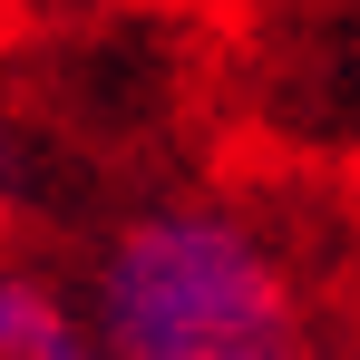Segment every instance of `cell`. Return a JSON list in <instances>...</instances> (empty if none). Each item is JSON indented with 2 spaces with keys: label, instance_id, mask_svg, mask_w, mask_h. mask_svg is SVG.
Instances as JSON below:
<instances>
[{
  "label": "cell",
  "instance_id": "cell-2",
  "mask_svg": "<svg viewBox=\"0 0 360 360\" xmlns=\"http://www.w3.org/2000/svg\"><path fill=\"white\" fill-rule=\"evenodd\" d=\"M0 360H108L78 283H49L39 263L0 253Z\"/></svg>",
  "mask_w": 360,
  "mask_h": 360
},
{
  "label": "cell",
  "instance_id": "cell-1",
  "mask_svg": "<svg viewBox=\"0 0 360 360\" xmlns=\"http://www.w3.org/2000/svg\"><path fill=\"white\" fill-rule=\"evenodd\" d=\"M88 331L108 360H292L311 351V273L292 234L214 185L127 205L88 243Z\"/></svg>",
  "mask_w": 360,
  "mask_h": 360
},
{
  "label": "cell",
  "instance_id": "cell-3",
  "mask_svg": "<svg viewBox=\"0 0 360 360\" xmlns=\"http://www.w3.org/2000/svg\"><path fill=\"white\" fill-rule=\"evenodd\" d=\"M292 360H321V351H292Z\"/></svg>",
  "mask_w": 360,
  "mask_h": 360
}]
</instances>
